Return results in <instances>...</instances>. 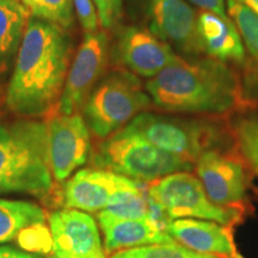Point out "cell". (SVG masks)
Wrapping results in <instances>:
<instances>
[{
	"mask_svg": "<svg viewBox=\"0 0 258 258\" xmlns=\"http://www.w3.org/2000/svg\"><path fill=\"white\" fill-rule=\"evenodd\" d=\"M72 56L67 30L30 17L9 82L5 103L24 118L50 115L56 110Z\"/></svg>",
	"mask_w": 258,
	"mask_h": 258,
	"instance_id": "1",
	"label": "cell"
},
{
	"mask_svg": "<svg viewBox=\"0 0 258 258\" xmlns=\"http://www.w3.org/2000/svg\"><path fill=\"white\" fill-rule=\"evenodd\" d=\"M152 103L177 114L224 115L243 104V88L227 63L212 57L177 59L146 83Z\"/></svg>",
	"mask_w": 258,
	"mask_h": 258,
	"instance_id": "2",
	"label": "cell"
},
{
	"mask_svg": "<svg viewBox=\"0 0 258 258\" xmlns=\"http://www.w3.org/2000/svg\"><path fill=\"white\" fill-rule=\"evenodd\" d=\"M51 188L46 122L23 118L0 125V194L44 196Z\"/></svg>",
	"mask_w": 258,
	"mask_h": 258,
	"instance_id": "3",
	"label": "cell"
},
{
	"mask_svg": "<svg viewBox=\"0 0 258 258\" xmlns=\"http://www.w3.org/2000/svg\"><path fill=\"white\" fill-rule=\"evenodd\" d=\"M97 169L147 184L171 173L191 171L194 164L154 146L127 125L103 140L91 153Z\"/></svg>",
	"mask_w": 258,
	"mask_h": 258,
	"instance_id": "4",
	"label": "cell"
},
{
	"mask_svg": "<svg viewBox=\"0 0 258 258\" xmlns=\"http://www.w3.org/2000/svg\"><path fill=\"white\" fill-rule=\"evenodd\" d=\"M151 105L152 99L135 74L115 71L102 78L90 93L83 117L91 133L104 140Z\"/></svg>",
	"mask_w": 258,
	"mask_h": 258,
	"instance_id": "5",
	"label": "cell"
},
{
	"mask_svg": "<svg viewBox=\"0 0 258 258\" xmlns=\"http://www.w3.org/2000/svg\"><path fill=\"white\" fill-rule=\"evenodd\" d=\"M154 146L195 164L205 152L219 150L225 133L215 122L143 111L125 124Z\"/></svg>",
	"mask_w": 258,
	"mask_h": 258,
	"instance_id": "6",
	"label": "cell"
},
{
	"mask_svg": "<svg viewBox=\"0 0 258 258\" xmlns=\"http://www.w3.org/2000/svg\"><path fill=\"white\" fill-rule=\"evenodd\" d=\"M148 198L157 202L171 220L180 218L211 220L233 227L244 219L239 209L215 205L198 178L189 171H179L150 183Z\"/></svg>",
	"mask_w": 258,
	"mask_h": 258,
	"instance_id": "7",
	"label": "cell"
},
{
	"mask_svg": "<svg viewBox=\"0 0 258 258\" xmlns=\"http://www.w3.org/2000/svg\"><path fill=\"white\" fill-rule=\"evenodd\" d=\"M109 38L104 30L85 32L70 64L56 111L76 114L83 110L86 99L102 80L109 62Z\"/></svg>",
	"mask_w": 258,
	"mask_h": 258,
	"instance_id": "8",
	"label": "cell"
},
{
	"mask_svg": "<svg viewBox=\"0 0 258 258\" xmlns=\"http://www.w3.org/2000/svg\"><path fill=\"white\" fill-rule=\"evenodd\" d=\"M196 176L215 205L245 212L249 196V175L239 158L212 150L194 164Z\"/></svg>",
	"mask_w": 258,
	"mask_h": 258,
	"instance_id": "9",
	"label": "cell"
},
{
	"mask_svg": "<svg viewBox=\"0 0 258 258\" xmlns=\"http://www.w3.org/2000/svg\"><path fill=\"white\" fill-rule=\"evenodd\" d=\"M48 156L53 178L63 182L89 159L91 154L90 129L80 112L48 115Z\"/></svg>",
	"mask_w": 258,
	"mask_h": 258,
	"instance_id": "10",
	"label": "cell"
},
{
	"mask_svg": "<svg viewBox=\"0 0 258 258\" xmlns=\"http://www.w3.org/2000/svg\"><path fill=\"white\" fill-rule=\"evenodd\" d=\"M115 56L128 72L151 79L178 55L169 43L157 37L150 29L128 25L118 31Z\"/></svg>",
	"mask_w": 258,
	"mask_h": 258,
	"instance_id": "11",
	"label": "cell"
},
{
	"mask_svg": "<svg viewBox=\"0 0 258 258\" xmlns=\"http://www.w3.org/2000/svg\"><path fill=\"white\" fill-rule=\"evenodd\" d=\"M48 221L57 258H106L98 226L88 213L67 208L51 213Z\"/></svg>",
	"mask_w": 258,
	"mask_h": 258,
	"instance_id": "12",
	"label": "cell"
},
{
	"mask_svg": "<svg viewBox=\"0 0 258 258\" xmlns=\"http://www.w3.org/2000/svg\"><path fill=\"white\" fill-rule=\"evenodd\" d=\"M145 183L111 171L88 167L70 178L62 189V205L71 209L95 213L108 207L116 194L137 189Z\"/></svg>",
	"mask_w": 258,
	"mask_h": 258,
	"instance_id": "13",
	"label": "cell"
},
{
	"mask_svg": "<svg viewBox=\"0 0 258 258\" xmlns=\"http://www.w3.org/2000/svg\"><path fill=\"white\" fill-rule=\"evenodd\" d=\"M150 30L186 55L200 53L196 15L185 0H141Z\"/></svg>",
	"mask_w": 258,
	"mask_h": 258,
	"instance_id": "14",
	"label": "cell"
},
{
	"mask_svg": "<svg viewBox=\"0 0 258 258\" xmlns=\"http://www.w3.org/2000/svg\"><path fill=\"white\" fill-rule=\"evenodd\" d=\"M167 233L177 243L199 253L219 258H244L234 241L233 227L211 220L180 218L167 225Z\"/></svg>",
	"mask_w": 258,
	"mask_h": 258,
	"instance_id": "15",
	"label": "cell"
},
{
	"mask_svg": "<svg viewBox=\"0 0 258 258\" xmlns=\"http://www.w3.org/2000/svg\"><path fill=\"white\" fill-rule=\"evenodd\" d=\"M196 36L200 53L208 57L225 63L245 61L243 40L230 18L202 11L196 16Z\"/></svg>",
	"mask_w": 258,
	"mask_h": 258,
	"instance_id": "16",
	"label": "cell"
},
{
	"mask_svg": "<svg viewBox=\"0 0 258 258\" xmlns=\"http://www.w3.org/2000/svg\"><path fill=\"white\" fill-rule=\"evenodd\" d=\"M97 221L104 235V250L108 254L144 245L177 243L147 218L120 219L101 211Z\"/></svg>",
	"mask_w": 258,
	"mask_h": 258,
	"instance_id": "17",
	"label": "cell"
},
{
	"mask_svg": "<svg viewBox=\"0 0 258 258\" xmlns=\"http://www.w3.org/2000/svg\"><path fill=\"white\" fill-rule=\"evenodd\" d=\"M226 11L239 31L245 51L247 50L250 57L249 77L244 85L243 96L258 99V16L237 0L226 2Z\"/></svg>",
	"mask_w": 258,
	"mask_h": 258,
	"instance_id": "18",
	"label": "cell"
},
{
	"mask_svg": "<svg viewBox=\"0 0 258 258\" xmlns=\"http://www.w3.org/2000/svg\"><path fill=\"white\" fill-rule=\"evenodd\" d=\"M30 15L17 0H0V74L17 56Z\"/></svg>",
	"mask_w": 258,
	"mask_h": 258,
	"instance_id": "19",
	"label": "cell"
},
{
	"mask_svg": "<svg viewBox=\"0 0 258 258\" xmlns=\"http://www.w3.org/2000/svg\"><path fill=\"white\" fill-rule=\"evenodd\" d=\"M43 221H46V215L40 206L27 201L0 199V244L15 240L27 226Z\"/></svg>",
	"mask_w": 258,
	"mask_h": 258,
	"instance_id": "20",
	"label": "cell"
},
{
	"mask_svg": "<svg viewBox=\"0 0 258 258\" xmlns=\"http://www.w3.org/2000/svg\"><path fill=\"white\" fill-rule=\"evenodd\" d=\"M232 139L247 166L258 176V112L235 118L232 124Z\"/></svg>",
	"mask_w": 258,
	"mask_h": 258,
	"instance_id": "21",
	"label": "cell"
},
{
	"mask_svg": "<svg viewBox=\"0 0 258 258\" xmlns=\"http://www.w3.org/2000/svg\"><path fill=\"white\" fill-rule=\"evenodd\" d=\"M24 6L30 17L42 19L64 30L74 24L76 9L73 0H17Z\"/></svg>",
	"mask_w": 258,
	"mask_h": 258,
	"instance_id": "22",
	"label": "cell"
},
{
	"mask_svg": "<svg viewBox=\"0 0 258 258\" xmlns=\"http://www.w3.org/2000/svg\"><path fill=\"white\" fill-rule=\"evenodd\" d=\"M110 258H219L212 254L199 253L178 243L152 244L121 250L110 254Z\"/></svg>",
	"mask_w": 258,
	"mask_h": 258,
	"instance_id": "23",
	"label": "cell"
},
{
	"mask_svg": "<svg viewBox=\"0 0 258 258\" xmlns=\"http://www.w3.org/2000/svg\"><path fill=\"white\" fill-rule=\"evenodd\" d=\"M17 244L22 250L34 254H47L53 251V237L50 227L43 222H35L19 232Z\"/></svg>",
	"mask_w": 258,
	"mask_h": 258,
	"instance_id": "24",
	"label": "cell"
},
{
	"mask_svg": "<svg viewBox=\"0 0 258 258\" xmlns=\"http://www.w3.org/2000/svg\"><path fill=\"white\" fill-rule=\"evenodd\" d=\"M98 15L99 25L103 29H111L120 21L123 0H92Z\"/></svg>",
	"mask_w": 258,
	"mask_h": 258,
	"instance_id": "25",
	"label": "cell"
},
{
	"mask_svg": "<svg viewBox=\"0 0 258 258\" xmlns=\"http://www.w3.org/2000/svg\"><path fill=\"white\" fill-rule=\"evenodd\" d=\"M76 15L85 32L98 30L99 19L92 0H73Z\"/></svg>",
	"mask_w": 258,
	"mask_h": 258,
	"instance_id": "26",
	"label": "cell"
},
{
	"mask_svg": "<svg viewBox=\"0 0 258 258\" xmlns=\"http://www.w3.org/2000/svg\"><path fill=\"white\" fill-rule=\"evenodd\" d=\"M185 2L198 6L205 11L213 12V14L221 16V17L228 18L227 11H226V2L227 0H185Z\"/></svg>",
	"mask_w": 258,
	"mask_h": 258,
	"instance_id": "27",
	"label": "cell"
},
{
	"mask_svg": "<svg viewBox=\"0 0 258 258\" xmlns=\"http://www.w3.org/2000/svg\"><path fill=\"white\" fill-rule=\"evenodd\" d=\"M0 258H38V256L17 250L12 246H8V245H2L0 246Z\"/></svg>",
	"mask_w": 258,
	"mask_h": 258,
	"instance_id": "28",
	"label": "cell"
},
{
	"mask_svg": "<svg viewBox=\"0 0 258 258\" xmlns=\"http://www.w3.org/2000/svg\"><path fill=\"white\" fill-rule=\"evenodd\" d=\"M237 2L258 16V0H237Z\"/></svg>",
	"mask_w": 258,
	"mask_h": 258,
	"instance_id": "29",
	"label": "cell"
},
{
	"mask_svg": "<svg viewBox=\"0 0 258 258\" xmlns=\"http://www.w3.org/2000/svg\"><path fill=\"white\" fill-rule=\"evenodd\" d=\"M49 258H57V257H49Z\"/></svg>",
	"mask_w": 258,
	"mask_h": 258,
	"instance_id": "30",
	"label": "cell"
}]
</instances>
